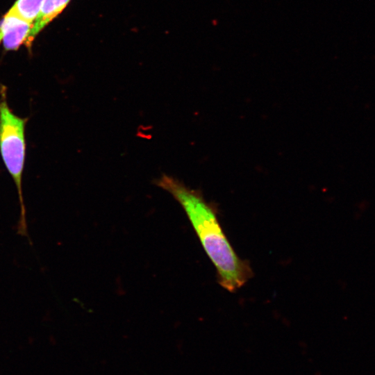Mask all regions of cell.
<instances>
[{
	"instance_id": "obj_1",
	"label": "cell",
	"mask_w": 375,
	"mask_h": 375,
	"mask_svg": "<svg viewBox=\"0 0 375 375\" xmlns=\"http://www.w3.org/2000/svg\"><path fill=\"white\" fill-rule=\"evenodd\" d=\"M154 183L169 192L183 208L216 269L218 283L231 292L242 287L253 276V271L249 262L238 256L226 238L216 205L207 201L200 190L188 188L172 176L162 174Z\"/></svg>"
},
{
	"instance_id": "obj_2",
	"label": "cell",
	"mask_w": 375,
	"mask_h": 375,
	"mask_svg": "<svg viewBox=\"0 0 375 375\" xmlns=\"http://www.w3.org/2000/svg\"><path fill=\"white\" fill-rule=\"evenodd\" d=\"M28 118L16 115L10 108L7 89L0 88V153L3 162L12 178L20 203V219L18 233L27 235L25 206L22 192V178L24 169L26 142L25 128Z\"/></svg>"
},
{
	"instance_id": "obj_3",
	"label": "cell",
	"mask_w": 375,
	"mask_h": 375,
	"mask_svg": "<svg viewBox=\"0 0 375 375\" xmlns=\"http://www.w3.org/2000/svg\"><path fill=\"white\" fill-rule=\"evenodd\" d=\"M33 24L4 15L0 21V39L6 51H16L24 44Z\"/></svg>"
},
{
	"instance_id": "obj_4",
	"label": "cell",
	"mask_w": 375,
	"mask_h": 375,
	"mask_svg": "<svg viewBox=\"0 0 375 375\" xmlns=\"http://www.w3.org/2000/svg\"><path fill=\"white\" fill-rule=\"evenodd\" d=\"M71 0H44L41 10L28 33L25 46L31 51L36 36L67 8Z\"/></svg>"
},
{
	"instance_id": "obj_5",
	"label": "cell",
	"mask_w": 375,
	"mask_h": 375,
	"mask_svg": "<svg viewBox=\"0 0 375 375\" xmlns=\"http://www.w3.org/2000/svg\"><path fill=\"white\" fill-rule=\"evenodd\" d=\"M43 1L44 0H17L6 14L33 24Z\"/></svg>"
}]
</instances>
